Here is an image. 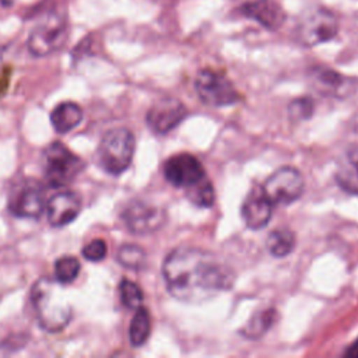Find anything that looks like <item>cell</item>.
<instances>
[{"label": "cell", "mask_w": 358, "mask_h": 358, "mask_svg": "<svg viewBox=\"0 0 358 358\" xmlns=\"http://www.w3.org/2000/svg\"><path fill=\"white\" fill-rule=\"evenodd\" d=\"M168 292L182 302H204L228 291L235 273L215 255L201 248L179 246L162 263Z\"/></svg>", "instance_id": "6da1fadb"}, {"label": "cell", "mask_w": 358, "mask_h": 358, "mask_svg": "<svg viewBox=\"0 0 358 358\" xmlns=\"http://www.w3.org/2000/svg\"><path fill=\"white\" fill-rule=\"evenodd\" d=\"M31 302L41 327L46 331H60L73 317V306L63 284L56 280L39 278L32 285Z\"/></svg>", "instance_id": "7a4b0ae2"}, {"label": "cell", "mask_w": 358, "mask_h": 358, "mask_svg": "<svg viewBox=\"0 0 358 358\" xmlns=\"http://www.w3.org/2000/svg\"><path fill=\"white\" fill-rule=\"evenodd\" d=\"M134 151V134L126 127H116L103 134L98 147V162L105 172L120 175L130 166Z\"/></svg>", "instance_id": "3957f363"}, {"label": "cell", "mask_w": 358, "mask_h": 358, "mask_svg": "<svg viewBox=\"0 0 358 358\" xmlns=\"http://www.w3.org/2000/svg\"><path fill=\"white\" fill-rule=\"evenodd\" d=\"M338 32L337 17L324 7H316L305 11L296 25L295 38L302 46H316L331 41Z\"/></svg>", "instance_id": "277c9868"}, {"label": "cell", "mask_w": 358, "mask_h": 358, "mask_svg": "<svg viewBox=\"0 0 358 358\" xmlns=\"http://www.w3.org/2000/svg\"><path fill=\"white\" fill-rule=\"evenodd\" d=\"M83 169V161L63 143L55 141L43 151V173L50 187L67 186Z\"/></svg>", "instance_id": "5b68a950"}, {"label": "cell", "mask_w": 358, "mask_h": 358, "mask_svg": "<svg viewBox=\"0 0 358 358\" xmlns=\"http://www.w3.org/2000/svg\"><path fill=\"white\" fill-rule=\"evenodd\" d=\"M194 90L201 102L210 106H229L241 99L234 84L225 76L211 69H203L197 73Z\"/></svg>", "instance_id": "8992f818"}, {"label": "cell", "mask_w": 358, "mask_h": 358, "mask_svg": "<svg viewBox=\"0 0 358 358\" xmlns=\"http://www.w3.org/2000/svg\"><path fill=\"white\" fill-rule=\"evenodd\" d=\"M262 187L274 206H287L302 196L305 190V179L298 169L292 166H281L267 178Z\"/></svg>", "instance_id": "52a82bcc"}, {"label": "cell", "mask_w": 358, "mask_h": 358, "mask_svg": "<svg viewBox=\"0 0 358 358\" xmlns=\"http://www.w3.org/2000/svg\"><path fill=\"white\" fill-rule=\"evenodd\" d=\"M67 39V24L64 18L52 15L36 25L28 36V50L36 57L48 56L59 50Z\"/></svg>", "instance_id": "ba28073f"}, {"label": "cell", "mask_w": 358, "mask_h": 358, "mask_svg": "<svg viewBox=\"0 0 358 358\" xmlns=\"http://www.w3.org/2000/svg\"><path fill=\"white\" fill-rule=\"evenodd\" d=\"M122 220L131 234L148 235L164 225L166 214L162 207L150 201L133 200L123 208Z\"/></svg>", "instance_id": "9c48e42d"}, {"label": "cell", "mask_w": 358, "mask_h": 358, "mask_svg": "<svg viewBox=\"0 0 358 358\" xmlns=\"http://www.w3.org/2000/svg\"><path fill=\"white\" fill-rule=\"evenodd\" d=\"M165 179L175 187L187 190L207 178L201 162L192 154L182 152L168 158L162 168Z\"/></svg>", "instance_id": "30bf717a"}, {"label": "cell", "mask_w": 358, "mask_h": 358, "mask_svg": "<svg viewBox=\"0 0 358 358\" xmlns=\"http://www.w3.org/2000/svg\"><path fill=\"white\" fill-rule=\"evenodd\" d=\"M46 207L45 192L41 183L25 180L14 189L8 199V210L20 218H38Z\"/></svg>", "instance_id": "8fae6325"}, {"label": "cell", "mask_w": 358, "mask_h": 358, "mask_svg": "<svg viewBox=\"0 0 358 358\" xmlns=\"http://www.w3.org/2000/svg\"><path fill=\"white\" fill-rule=\"evenodd\" d=\"M187 115L186 106L176 98L165 96L152 103L145 120L155 134H166L173 130Z\"/></svg>", "instance_id": "7c38bea8"}, {"label": "cell", "mask_w": 358, "mask_h": 358, "mask_svg": "<svg viewBox=\"0 0 358 358\" xmlns=\"http://www.w3.org/2000/svg\"><path fill=\"white\" fill-rule=\"evenodd\" d=\"M273 206L262 186L252 187L241 207V215L246 227L250 229L264 228L271 220Z\"/></svg>", "instance_id": "4fadbf2b"}, {"label": "cell", "mask_w": 358, "mask_h": 358, "mask_svg": "<svg viewBox=\"0 0 358 358\" xmlns=\"http://www.w3.org/2000/svg\"><path fill=\"white\" fill-rule=\"evenodd\" d=\"M45 208L50 225L64 227L77 218L81 210V201L76 193L64 190L52 196Z\"/></svg>", "instance_id": "5bb4252c"}, {"label": "cell", "mask_w": 358, "mask_h": 358, "mask_svg": "<svg viewBox=\"0 0 358 358\" xmlns=\"http://www.w3.org/2000/svg\"><path fill=\"white\" fill-rule=\"evenodd\" d=\"M241 11L243 15L255 20L262 27L270 31L281 28L287 18L282 7L273 0H256L245 3L241 7Z\"/></svg>", "instance_id": "9a60e30c"}, {"label": "cell", "mask_w": 358, "mask_h": 358, "mask_svg": "<svg viewBox=\"0 0 358 358\" xmlns=\"http://www.w3.org/2000/svg\"><path fill=\"white\" fill-rule=\"evenodd\" d=\"M336 182L347 193L358 196V145H352L340 158L336 168Z\"/></svg>", "instance_id": "2e32d148"}, {"label": "cell", "mask_w": 358, "mask_h": 358, "mask_svg": "<svg viewBox=\"0 0 358 358\" xmlns=\"http://www.w3.org/2000/svg\"><path fill=\"white\" fill-rule=\"evenodd\" d=\"M83 120V109L74 102H62L50 113L53 129L63 134L71 131Z\"/></svg>", "instance_id": "e0dca14e"}, {"label": "cell", "mask_w": 358, "mask_h": 358, "mask_svg": "<svg viewBox=\"0 0 358 358\" xmlns=\"http://www.w3.org/2000/svg\"><path fill=\"white\" fill-rule=\"evenodd\" d=\"M277 319V310L274 308H267L256 312L250 319L246 322V324L241 329V334L245 338L249 340H257L262 338L275 323Z\"/></svg>", "instance_id": "ac0fdd59"}, {"label": "cell", "mask_w": 358, "mask_h": 358, "mask_svg": "<svg viewBox=\"0 0 358 358\" xmlns=\"http://www.w3.org/2000/svg\"><path fill=\"white\" fill-rule=\"evenodd\" d=\"M267 250L274 257H285L295 248V234L288 228H278L268 234L266 241Z\"/></svg>", "instance_id": "d6986e66"}, {"label": "cell", "mask_w": 358, "mask_h": 358, "mask_svg": "<svg viewBox=\"0 0 358 358\" xmlns=\"http://www.w3.org/2000/svg\"><path fill=\"white\" fill-rule=\"evenodd\" d=\"M151 331V319L148 309L138 306L131 317L129 327V340L133 347H141L150 336Z\"/></svg>", "instance_id": "ffe728a7"}, {"label": "cell", "mask_w": 358, "mask_h": 358, "mask_svg": "<svg viewBox=\"0 0 358 358\" xmlns=\"http://www.w3.org/2000/svg\"><path fill=\"white\" fill-rule=\"evenodd\" d=\"M312 78L316 83L317 91L333 95L344 85V78L337 71L326 67H316L312 71Z\"/></svg>", "instance_id": "44dd1931"}, {"label": "cell", "mask_w": 358, "mask_h": 358, "mask_svg": "<svg viewBox=\"0 0 358 358\" xmlns=\"http://www.w3.org/2000/svg\"><path fill=\"white\" fill-rule=\"evenodd\" d=\"M185 193L187 200L200 208H210L215 200L214 186L208 178H204L201 182H199L193 187L185 190Z\"/></svg>", "instance_id": "7402d4cb"}, {"label": "cell", "mask_w": 358, "mask_h": 358, "mask_svg": "<svg viewBox=\"0 0 358 358\" xmlns=\"http://www.w3.org/2000/svg\"><path fill=\"white\" fill-rule=\"evenodd\" d=\"M117 262L130 270H141L145 266L147 255L143 248L133 243L122 245L117 250Z\"/></svg>", "instance_id": "603a6c76"}, {"label": "cell", "mask_w": 358, "mask_h": 358, "mask_svg": "<svg viewBox=\"0 0 358 358\" xmlns=\"http://www.w3.org/2000/svg\"><path fill=\"white\" fill-rule=\"evenodd\" d=\"M80 273V263L73 256H62L55 262V278L60 284H71Z\"/></svg>", "instance_id": "cb8c5ba5"}, {"label": "cell", "mask_w": 358, "mask_h": 358, "mask_svg": "<svg viewBox=\"0 0 358 358\" xmlns=\"http://www.w3.org/2000/svg\"><path fill=\"white\" fill-rule=\"evenodd\" d=\"M119 295H120L122 305L126 306L127 309H133V310H136L138 306H141L143 299H144L141 288L136 282H133L127 278H123L120 281Z\"/></svg>", "instance_id": "d4e9b609"}, {"label": "cell", "mask_w": 358, "mask_h": 358, "mask_svg": "<svg viewBox=\"0 0 358 358\" xmlns=\"http://www.w3.org/2000/svg\"><path fill=\"white\" fill-rule=\"evenodd\" d=\"M313 102L310 98H296L294 99L289 106H288V115L292 120L295 122H301V120H306L312 116L313 113Z\"/></svg>", "instance_id": "484cf974"}, {"label": "cell", "mask_w": 358, "mask_h": 358, "mask_svg": "<svg viewBox=\"0 0 358 358\" xmlns=\"http://www.w3.org/2000/svg\"><path fill=\"white\" fill-rule=\"evenodd\" d=\"M108 248L103 239H94L83 248V256L90 262H99L105 259Z\"/></svg>", "instance_id": "4316f807"}, {"label": "cell", "mask_w": 358, "mask_h": 358, "mask_svg": "<svg viewBox=\"0 0 358 358\" xmlns=\"http://www.w3.org/2000/svg\"><path fill=\"white\" fill-rule=\"evenodd\" d=\"M344 355L350 358H358V338L344 351Z\"/></svg>", "instance_id": "83f0119b"}]
</instances>
